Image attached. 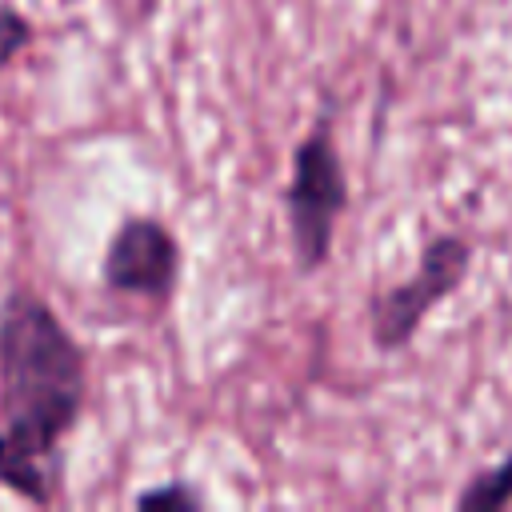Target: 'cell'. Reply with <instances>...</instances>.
Returning a JSON list of instances; mask_svg holds the SVG:
<instances>
[{
  "label": "cell",
  "mask_w": 512,
  "mask_h": 512,
  "mask_svg": "<svg viewBox=\"0 0 512 512\" xmlns=\"http://www.w3.org/2000/svg\"><path fill=\"white\" fill-rule=\"evenodd\" d=\"M88 404V352L56 308L12 288L0 300V488L28 504H52L64 452Z\"/></svg>",
  "instance_id": "obj_1"
},
{
  "label": "cell",
  "mask_w": 512,
  "mask_h": 512,
  "mask_svg": "<svg viewBox=\"0 0 512 512\" xmlns=\"http://www.w3.org/2000/svg\"><path fill=\"white\" fill-rule=\"evenodd\" d=\"M348 212V172L332 136V104L312 120V132L292 148V176L284 184V216L292 260L300 276L328 264L336 220Z\"/></svg>",
  "instance_id": "obj_2"
},
{
  "label": "cell",
  "mask_w": 512,
  "mask_h": 512,
  "mask_svg": "<svg viewBox=\"0 0 512 512\" xmlns=\"http://www.w3.org/2000/svg\"><path fill=\"white\" fill-rule=\"evenodd\" d=\"M472 268V244L456 232H440L424 244L420 264L412 276L380 288L368 300V328H372V344L380 352H400L404 344H412V336L420 332V324L428 320L432 308H440L468 276Z\"/></svg>",
  "instance_id": "obj_3"
},
{
  "label": "cell",
  "mask_w": 512,
  "mask_h": 512,
  "mask_svg": "<svg viewBox=\"0 0 512 512\" xmlns=\"http://www.w3.org/2000/svg\"><path fill=\"white\" fill-rule=\"evenodd\" d=\"M184 248L176 232L160 216H124L104 248L100 280L116 296L148 300L152 308H164L180 284Z\"/></svg>",
  "instance_id": "obj_4"
},
{
  "label": "cell",
  "mask_w": 512,
  "mask_h": 512,
  "mask_svg": "<svg viewBox=\"0 0 512 512\" xmlns=\"http://www.w3.org/2000/svg\"><path fill=\"white\" fill-rule=\"evenodd\" d=\"M504 504H512V456H504L488 472H476L472 484L456 496L460 512H496Z\"/></svg>",
  "instance_id": "obj_5"
},
{
  "label": "cell",
  "mask_w": 512,
  "mask_h": 512,
  "mask_svg": "<svg viewBox=\"0 0 512 512\" xmlns=\"http://www.w3.org/2000/svg\"><path fill=\"white\" fill-rule=\"evenodd\" d=\"M32 40H36L32 20H28L16 4L0 0V68H8L20 52H28V48H32Z\"/></svg>",
  "instance_id": "obj_6"
},
{
  "label": "cell",
  "mask_w": 512,
  "mask_h": 512,
  "mask_svg": "<svg viewBox=\"0 0 512 512\" xmlns=\"http://www.w3.org/2000/svg\"><path fill=\"white\" fill-rule=\"evenodd\" d=\"M136 508H176V512H192V508H204V496L188 484V480H168V484H160V488H148V492H140L136 496Z\"/></svg>",
  "instance_id": "obj_7"
},
{
  "label": "cell",
  "mask_w": 512,
  "mask_h": 512,
  "mask_svg": "<svg viewBox=\"0 0 512 512\" xmlns=\"http://www.w3.org/2000/svg\"><path fill=\"white\" fill-rule=\"evenodd\" d=\"M64 4H76V0H64Z\"/></svg>",
  "instance_id": "obj_8"
}]
</instances>
